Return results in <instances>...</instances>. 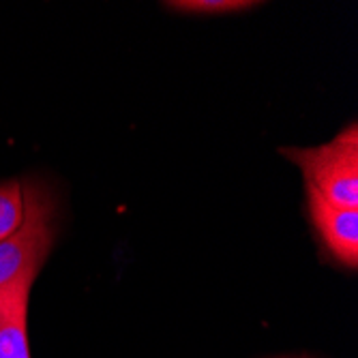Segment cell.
Here are the masks:
<instances>
[{"label":"cell","instance_id":"5b68a950","mask_svg":"<svg viewBox=\"0 0 358 358\" xmlns=\"http://www.w3.org/2000/svg\"><path fill=\"white\" fill-rule=\"evenodd\" d=\"M24 217V193L20 180L0 182V243L17 230Z\"/></svg>","mask_w":358,"mask_h":358},{"label":"cell","instance_id":"7a4b0ae2","mask_svg":"<svg viewBox=\"0 0 358 358\" xmlns=\"http://www.w3.org/2000/svg\"><path fill=\"white\" fill-rule=\"evenodd\" d=\"M24 217L17 230L0 243V285L26 271H41L54 247V198L41 180H24Z\"/></svg>","mask_w":358,"mask_h":358},{"label":"cell","instance_id":"277c9868","mask_svg":"<svg viewBox=\"0 0 358 358\" xmlns=\"http://www.w3.org/2000/svg\"><path fill=\"white\" fill-rule=\"evenodd\" d=\"M39 271H26L0 285V358H30L28 348V299Z\"/></svg>","mask_w":358,"mask_h":358},{"label":"cell","instance_id":"8992f818","mask_svg":"<svg viewBox=\"0 0 358 358\" xmlns=\"http://www.w3.org/2000/svg\"><path fill=\"white\" fill-rule=\"evenodd\" d=\"M174 11L185 13H234L249 7H255L257 3H247V0H174V3H166Z\"/></svg>","mask_w":358,"mask_h":358},{"label":"cell","instance_id":"3957f363","mask_svg":"<svg viewBox=\"0 0 358 358\" xmlns=\"http://www.w3.org/2000/svg\"><path fill=\"white\" fill-rule=\"evenodd\" d=\"M307 208L315 232L329 255L345 268L358 266V208L329 202L307 185Z\"/></svg>","mask_w":358,"mask_h":358},{"label":"cell","instance_id":"6da1fadb","mask_svg":"<svg viewBox=\"0 0 358 358\" xmlns=\"http://www.w3.org/2000/svg\"><path fill=\"white\" fill-rule=\"evenodd\" d=\"M279 152L303 170L305 182L322 198L358 208V127L350 122L331 140L311 148L285 146Z\"/></svg>","mask_w":358,"mask_h":358}]
</instances>
